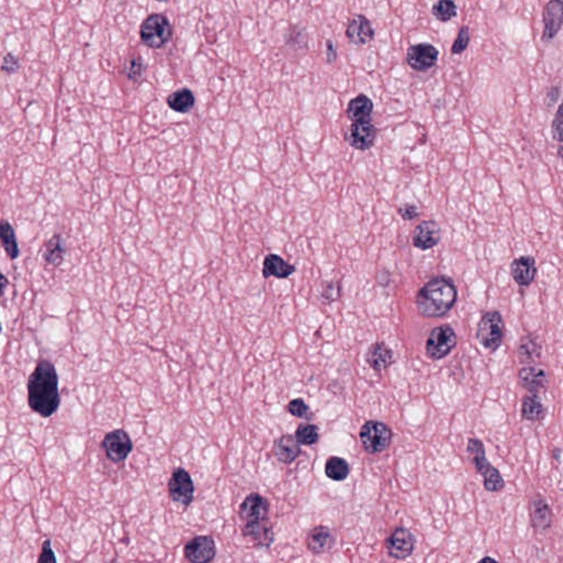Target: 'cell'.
I'll list each match as a JSON object with an SVG mask.
<instances>
[{"label":"cell","instance_id":"cell-1","mask_svg":"<svg viewBox=\"0 0 563 563\" xmlns=\"http://www.w3.org/2000/svg\"><path fill=\"white\" fill-rule=\"evenodd\" d=\"M28 404L41 417L49 418L59 410L61 403L58 372L49 360L39 361L26 383Z\"/></svg>","mask_w":563,"mask_h":563},{"label":"cell","instance_id":"cell-2","mask_svg":"<svg viewBox=\"0 0 563 563\" xmlns=\"http://www.w3.org/2000/svg\"><path fill=\"white\" fill-rule=\"evenodd\" d=\"M458 298L450 277H435L420 288L416 296L417 311L426 318H440L452 311Z\"/></svg>","mask_w":563,"mask_h":563},{"label":"cell","instance_id":"cell-3","mask_svg":"<svg viewBox=\"0 0 563 563\" xmlns=\"http://www.w3.org/2000/svg\"><path fill=\"white\" fill-rule=\"evenodd\" d=\"M467 454L477 472L482 475L485 490L492 493L501 492L505 486V481L500 471L493 467L486 459L485 447L482 441L477 438L470 439L468 442Z\"/></svg>","mask_w":563,"mask_h":563},{"label":"cell","instance_id":"cell-4","mask_svg":"<svg viewBox=\"0 0 563 563\" xmlns=\"http://www.w3.org/2000/svg\"><path fill=\"white\" fill-rule=\"evenodd\" d=\"M505 334V323L501 313L491 311L485 313L479 321L477 339L488 351H496L500 348Z\"/></svg>","mask_w":563,"mask_h":563},{"label":"cell","instance_id":"cell-5","mask_svg":"<svg viewBox=\"0 0 563 563\" xmlns=\"http://www.w3.org/2000/svg\"><path fill=\"white\" fill-rule=\"evenodd\" d=\"M172 26L167 17L154 13L141 24L140 37L146 47L160 49L172 38Z\"/></svg>","mask_w":563,"mask_h":563},{"label":"cell","instance_id":"cell-6","mask_svg":"<svg viewBox=\"0 0 563 563\" xmlns=\"http://www.w3.org/2000/svg\"><path fill=\"white\" fill-rule=\"evenodd\" d=\"M359 435L365 452L370 454H378L389 448L393 435L391 428L384 422L370 420L362 426Z\"/></svg>","mask_w":563,"mask_h":563},{"label":"cell","instance_id":"cell-7","mask_svg":"<svg viewBox=\"0 0 563 563\" xmlns=\"http://www.w3.org/2000/svg\"><path fill=\"white\" fill-rule=\"evenodd\" d=\"M458 338L456 332L449 325H441L431 330L426 342V353L431 360H440L456 348Z\"/></svg>","mask_w":563,"mask_h":563},{"label":"cell","instance_id":"cell-8","mask_svg":"<svg viewBox=\"0 0 563 563\" xmlns=\"http://www.w3.org/2000/svg\"><path fill=\"white\" fill-rule=\"evenodd\" d=\"M169 494L171 500L178 505L187 509L194 500L195 485L191 475L184 468H176L171 475L169 484Z\"/></svg>","mask_w":563,"mask_h":563},{"label":"cell","instance_id":"cell-9","mask_svg":"<svg viewBox=\"0 0 563 563\" xmlns=\"http://www.w3.org/2000/svg\"><path fill=\"white\" fill-rule=\"evenodd\" d=\"M102 448L108 459L114 463H121L128 458L133 449L130 435L123 429H115L105 435Z\"/></svg>","mask_w":563,"mask_h":563},{"label":"cell","instance_id":"cell-10","mask_svg":"<svg viewBox=\"0 0 563 563\" xmlns=\"http://www.w3.org/2000/svg\"><path fill=\"white\" fill-rule=\"evenodd\" d=\"M378 130L370 121H359L350 125L346 132V140L353 149L367 151L376 144Z\"/></svg>","mask_w":563,"mask_h":563},{"label":"cell","instance_id":"cell-11","mask_svg":"<svg viewBox=\"0 0 563 563\" xmlns=\"http://www.w3.org/2000/svg\"><path fill=\"white\" fill-rule=\"evenodd\" d=\"M217 548L215 540L210 536H196L186 543L184 555L190 562H211L216 557Z\"/></svg>","mask_w":563,"mask_h":563},{"label":"cell","instance_id":"cell-12","mask_svg":"<svg viewBox=\"0 0 563 563\" xmlns=\"http://www.w3.org/2000/svg\"><path fill=\"white\" fill-rule=\"evenodd\" d=\"M416 545V538L412 532L404 527H399L386 540V549L390 557L402 560L412 555Z\"/></svg>","mask_w":563,"mask_h":563},{"label":"cell","instance_id":"cell-13","mask_svg":"<svg viewBox=\"0 0 563 563\" xmlns=\"http://www.w3.org/2000/svg\"><path fill=\"white\" fill-rule=\"evenodd\" d=\"M439 52L433 45L419 43L408 49L406 54L407 64L417 72H426L435 65Z\"/></svg>","mask_w":563,"mask_h":563},{"label":"cell","instance_id":"cell-14","mask_svg":"<svg viewBox=\"0 0 563 563\" xmlns=\"http://www.w3.org/2000/svg\"><path fill=\"white\" fill-rule=\"evenodd\" d=\"M269 514V501L259 493L249 494L239 507V517L243 524L268 518Z\"/></svg>","mask_w":563,"mask_h":563},{"label":"cell","instance_id":"cell-15","mask_svg":"<svg viewBox=\"0 0 563 563\" xmlns=\"http://www.w3.org/2000/svg\"><path fill=\"white\" fill-rule=\"evenodd\" d=\"M242 534L254 547L269 548L274 541L273 525L269 517L258 522L245 523Z\"/></svg>","mask_w":563,"mask_h":563},{"label":"cell","instance_id":"cell-16","mask_svg":"<svg viewBox=\"0 0 563 563\" xmlns=\"http://www.w3.org/2000/svg\"><path fill=\"white\" fill-rule=\"evenodd\" d=\"M440 239V226L433 220L420 222L412 232V245L419 250H431L439 245Z\"/></svg>","mask_w":563,"mask_h":563},{"label":"cell","instance_id":"cell-17","mask_svg":"<svg viewBox=\"0 0 563 563\" xmlns=\"http://www.w3.org/2000/svg\"><path fill=\"white\" fill-rule=\"evenodd\" d=\"M518 381L522 387L532 393L546 391L549 385L547 371L537 364L528 365L519 371Z\"/></svg>","mask_w":563,"mask_h":563},{"label":"cell","instance_id":"cell-18","mask_svg":"<svg viewBox=\"0 0 563 563\" xmlns=\"http://www.w3.org/2000/svg\"><path fill=\"white\" fill-rule=\"evenodd\" d=\"M562 0H550L543 9V41L549 42L562 26Z\"/></svg>","mask_w":563,"mask_h":563},{"label":"cell","instance_id":"cell-19","mask_svg":"<svg viewBox=\"0 0 563 563\" xmlns=\"http://www.w3.org/2000/svg\"><path fill=\"white\" fill-rule=\"evenodd\" d=\"M346 36L352 45H365L370 43L374 38V30L367 17L355 15L350 19Z\"/></svg>","mask_w":563,"mask_h":563},{"label":"cell","instance_id":"cell-20","mask_svg":"<svg viewBox=\"0 0 563 563\" xmlns=\"http://www.w3.org/2000/svg\"><path fill=\"white\" fill-rule=\"evenodd\" d=\"M537 274L536 260L532 256L515 259L511 264V275L519 286H530Z\"/></svg>","mask_w":563,"mask_h":563},{"label":"cell","instance_id":"cell-21","mask_svg":"<svg viewBox=\"0 0 563 563\" xmlns=\"http://www.w3.org/2000/svg\"><path fill=\"white\" fill-rule=\"evenodd\" d=\"M530 511L534 530L539 534H545L553 524V513L547 500L540 494L534 495L530 502Z\"/></svg>","mask_w":563,"mask_h":563},{"label":"cell","instance_id":"cell-22","mask_svg":"<svg viewBox=\"0 0 563 563\" xmlns=\"http://www.w3.org/2000/svg\"><path fill=\"white\" fill-rule=\"evenodd\" d=\"M334 545V537L328 527L317 526L308 532L306 546L308 550L315 555H321L332 550Z\"/></svg>","mask_w":563,"mask_h":563},{"label":"cell","instance_id":"cell-23","mask_svg":"<svg viewBox=\"0 0 563 563\" xmlns=\"http://www.w3.org/2000/svg\"><path fill=\"white\" fill-rule=\"evenodd\" d=\"M367 362L376 372H383L393 364V350L384 342H376L369 348Z\"/></svg>","mask_w":563,"mask_h":563},{"label":"cell","instance_id":"cell-24","mask_svg":"<svg viewBox=\"0 0 563 563\" xmlns=\"http://www.w3.org/2000/svg\"><path fill=\"white\" fill-rule=\"evenodd\" d=\"M273 454L281 463L291 464L300 456L302 449L295 435H284L275 441Z\"/></svg>","mask_w":563,"mask_h":563},{"label":"cell","instance_id":"cell-25","mask_svg":"<svg viewBox=\"0 0 563 563\" xmlns=\"http://www.w3.org/2000/svg\"><path fill=\"white\" fill-rule=\"evenodd\" d=\"M295 272H296V268L285 261L284 259L277 254L271 253L264 258L263 269H262L264 279L275 277V279H285L290 277Z\"/></svg>","mask_w":563,"mask_h":563},{"label":"cell","instance_id":"cell-26","mask_svg":"<svg viewBox=\"0 0 563 563\" xmlns=\"http://www.w3.org/2000/svg\"><path fill=\"white\" fill-rule=\"evenodd\" d=\"M66 250L68 245L64 237L61 233L53 236L45 243L43 260L45 264L53 268H59L64 261Z\"/></svg>","mask_w":563,"mask_h":563},{"label":"cell","instance_id":"cell-27","mask_svg":"<svg viewBox=\"0 0 563 563\" xmlns=\"http://www.w3.org/2000/svg\"><path fill=\"white\" fill-rule=\"evenodd\" d=\"M373 111V102L367 95H357L350 100L347 108V116L352 123L367 121L370 119Z\"/></svg>","mask_w":563,"mask_h":563},{"label":"cell","instance_id":"cell-28","mask_svg":"<svg viewBox=\"0 0 563 563\" xmlns=\"http://www.w3.org/2000/svg\"><path fill=\"white\" fill-rule=\"evenodd\" d=\"M0 243L10 260L13 261L19 258L20 249H19L16 232L8 220H0Z\"/></svg>","mask_w":563,"mask_h":563},{"label":"cell","instance_id":"cell-29","mask_svg":"<svg viewBox=\"0 0 563 563\" xmlns=\"http://www.w3.org/2000/svg\"><path fill=\"white\" fill-rule=\"evenodd\" d=\"M541 344L538 340L537 337L534 334H527L523 337L522 340L519 342L518 353L519 360L523 363H532L539 360L541 357Z\"/></svg>","mask_w":563,"mask_h":563},{"label":"cell","instance_id":"cell-30","mask_svg":"<svg viewBox=\"0 0 563 563\" xmlns=\"http://www.w3.org/2000/svg\"><path fill=\"white\" fill-rule=\"evenodd\" d=\"M167 106L175 112L187 114L195 106V97L190 89H180L169 96Z\"/></svg>","mask_w":563,"mask_h":563},{"label":"cell","instance_id":"cell-31","mask_svg":"<svg viewBox=\"0 0 563 563\" xmlns=\"http://www.w3.org/2000/svg\"><path fill=\"white\" fill-rule=\"evenodd\" d=\"M523 418L532 422H538L545 417L546 410L537 395L524 397L522 406Z\"/></svg>","mask_w":563,"mask_h":563},{"label":"cell","instance_id":"cell-32","mask_svg":"<svg viewBox=\"0 0 563 563\" xmlns=\"http://www.w3.org/2000/svg\"><path fill=\"white\" fill-rule=\"evenodd\" d=\"M325 473L330 480L341 482L349 477V463L340 456H330L325 465Z\"/></svg>","mask_w":563,"mask_h":563},{"label":"cell","instance_id":"cell-33","mask_svg":"<svg viewBox=\"0 0 563 563\" xmlns=\"http://www.w3.org/2000/svg\"><path fill=\"white\" fill-rule=\"evenodd\" d=\"M295 438L302 446H313L319 440V428L314 424H300L295 431Z\"/></svg>","mask_w":563,"mask_h":563},{"label":"cell","instance_id":"cell-34","mask_svg":"<svg viewBox=\"0 0 563 563\" xmlns=\"http://www.w3.org/2000/svg\"><path fill=\"white\" fill-rule=\"evenodd\" d=\"M433 15L441 22H447L456 16L458 8L452 0H439L433 5Z\"/></svg>","mask_w":563,"mask_h":563},{"label":"cell","instance_id":"cell-35","mask_svg":"<svg viewBox=\"0 0 563 563\" xmlns=\"http://www.w3.org/2000/svg\"><path fill=\"white\" fill-rule=\"evenodd\" d=\"M286 410L294 417L300 418V419H311L313 418V412H311V408L302 399H292L287 404Z\"/></svg>","mask_w":563,"mask_h":563},{"label":"cell","instance_id":"cell-36","mask_svg":"<svg viewBox=\"0 0 563 563\" xmlns=\"http://www.w3.org/2000/svg\"><path fill=\"white\" fill-rule=\"evenodd\" d=\"M340 294H341V287L338 282L330 281L323 283V288H321V298L323 302L327 304L334 302L340 298Z\"/></svg>","mask_w":563,"mask_h":563},{"label":"cell","instance_id":"cell-37","mask_svg":"<svg viewBox=\"0 0 563 563\" xmlns=\"http://www.w3.org/2000/svg\"><path fill=\"white\" fill-rule=\"evenodd\" d=\"M125 73L131 81H139L141 79L144 74V65L139 56H134L125 63Z\"/></svg>","mask_w":563,"mask_h":563},{"label":"cell","instance_id":"cell-38","mask_svg":"<svg viewBox=\"0 0 563 563\" xmlns=\"http://www.w3.org/2000/svg\"><path fill=\"white\" fill-rule=\"evenodd\" d=\"M470 42V31L468 26H462L460 29L458 37L454 40V45H452V54H462L464 51L467 50L468 45Z\"/></svg>","mask_w":563,"mask_h":563},{"label":"cell","instance_id":"cell-39","mask_svg":"<svg viewBox=\"0 0 563 563\" xmlns=\"http://www.w3.org/2000/svg\"><path fill=\"white\" fill-rule=\"evenodd\" d=\"M38 562H56V557H55L54 551H53L52 546H51L50 539H47L45 543H42L41 553H40L39 558H38Z\"/></svg>","mask_w":563,"mask_h":563},{"label":"cell","instance_id":"cell-40","mask_svg":"<svg viewBox=\"0 0 563 563\" xmlns=\"http://www.w3.org/2000/svg\"><path fill=\"white\" fill-rule=\"evenodd\" d=\"M399 213L403 219L406 220V222L414 220L420 214L419 209L414 203H405L403 206L399 207Z\"/></svg>","mask_w":563,"mask_h":563},{"label":"cell","instance_id":"cell-41","mask_svg":"<svg viewBox=\"0 0 563 563\" xmlns=\"http://www.w3.org/2000/svg\"><path fill=\"white\" fill-rule=\"evenodd\" d=\"M19 68H20V64H19L18 59L15 58L13 54L6 55L5 60H3V66H1L3 72L8 74L16 73Z\"/></svg>","mask_w":563,"mask_h":563},{"label":"cell","instance_id":"cell-42","mask_svg":"<svg viewBox=\"0 0 563 563\" xmlns=\"http://www.w3.org/2000/svg\"><path fill=\"white\" fill-rule=\"evenodd\" d=\"M561 127H562V115H561L560 106L555 119H553V125H551V133H553V139L559 141V142H561Z\"/></svg>","mask_w":563,"mask_h":563},{"label":"cell","instance_id":"cell-43","mask_svg":"<svg viewBox=\"0 0 563 563\" xmlns=\"http://www.w3.org/2000/svg\"><path fill=\"white\" fill-rule=\"evenodd\" d=\"M559 97H560V89L558 87H551L547 93L545 102L548 107H553L555 102H558Z\"/></svg>","mask_w":563,"mask_h":563},{"label":"cell","instance_id":"cell-44","mask_svg":"<svg viewBox=\"0 0 563 563\" xmlns=\"http://www.w3.org/2000/svg\"><path fill=\"white\" fill-rule=\"evenodd\" d=\"M327 59L329 63H334L337 59V47L334 42L327 41Z\"/></svg>","mask_w":563,"mask_h":563},{"label":"cell","instance_id":"cell-45","mask_svg":"<svg viewBox=\"0 0 563 563\" xmlns=\"http://www.w3.org/2000/svg\"><path fill=\"white\" fill-rule=\"evenodd\" d=\"M9 285V279H7L5 274L1 273L0 272V298H3V294H5L6 290H7V287Z\"/></svg>","mask_w":563,"mask_h":563},{"label":"cell","instance_id":"cell-46","mask_svg":"<svg viewBox=\"0 0 563 563\" xmlns=\"http://www.w3.org/2000/svg\"><path fill=\"white\" fill-rule=\"evenodd\" d=\"M1 332H3V326H1V323H0V334H1Z\"/></svg>","mask_w":563,"mask_h":563},{"label":"cell","instance_id":"cell-47","mask_svg":"<svg viewBox=\"0 0 563 563\" xmlns=\"http://www.w3.org/2000/svg\"><path fill=\"white\" fill-rule=\"evenodd\" d=\"M157 1H167V0H157Z\"/></svg>","mask_w":563,"mask_h":563}]
</instances>
